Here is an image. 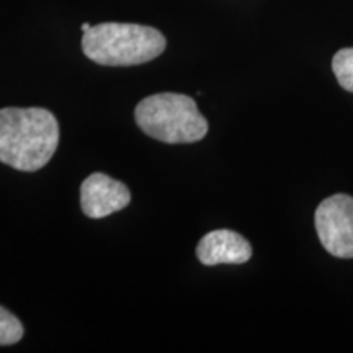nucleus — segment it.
Segmentation results:
<instances>
[{"mask_svg":"<svg viewBox=\"0 0 353 353\" xmlns=\"http://www.w3.org/2000/svg\"><path fill=\"white\" fill-rule=\"evenodd\" d=\"M59 144V123L44 108L0 110V162L21 172L43 169Z\"/></svg>","mask_w":353,"mask_h":353,"instance_id":"f257e3e1","label":"nucleus"},{"mask_svg":"<svg viewBox=\"0 0 353 353\" xmlns=\"http://www.w3.org/2000/svg\"><path fill=\"white\" fill-rule=\"evenodd\" d=\"M165 37L152 26L136 23H100L83 32L82 51L100 65H138L165 51Z\"/></svg>","mask_w":353,"mask_h":353,"instance_id":"f03ea898","label":"nucleus"},{"mask_svg":"<svg viewBox=\"0 0 353 353\" xmlns=\"http://www.w3.org/2000/svg\"><path fill=\"white\" fill-rule=\"evenodd\" d=\"M138 126L151 138L167 144L198 143L208 134V121L196 101L182 94H156L136 107Z\"/></svg>","mask_w":353,"mask_h":353,"instance_id":"7ed1b4c3","label":"nucleus"},{"mask_svg":"<svg viewBox=\"0 0 353 353\" xmlns=\"http://www.w3.org/2000/svg\"><path fill=\"white\" fill-rule=\"evenodd\" d=\"M314 224L322 247L339 259H353V198L337 193L317 206Z\"/></svg>","mask_w":353,"mask_h":353,"instance_id":"20e7f679","label":"nucleus"},{"mask_svg":"<svg viewBox=\"0 0 353 353\" xmlns=\"http://www.w3.org/2000/svg\"><path fill=\"white\" fill-rule=\"evenodd\" d=\"M131 201V193L120 180L100 174L88 175L81 187V206L83 214L101 219L125 210Z\"/></svg>","mask_w":353,"mask_h":353,"instance_id":"39448f33","label":"nucleus"},{"mask_svg":"<svg viewBox=\"0 0 353 353\" xmlns=\"http://www.w3.org/2000/svg\"><path fill=\"white\" fill-rule=\"evenodd\" d=\"M196 257L206 267L223 263L241 265L249 262L252 257V247L239 232L216 229L198 242Z\"/></svg>","mask_w":353,"mask_h":353,"instance_id":"423d86ee","label":"nucleus"},{"mask_svg":"<svg viewBox=\"0 0 353 353\" xmlns=\"http://www.w3.org/2000/svg\"><path fill=\"white\" fill-rule=\"evenodd\" d=\"M332 70L339 85L353 94V48H343L335 52L332 59Z\"/></svg>","mask_w":353,"mask_h":353,"instance_id":"0eeeda50","label":"nucleus"},{"mask_svg":"<svg viewBox=\"0 0 353 353\" xmlns=\"http://www.w3.org/2000/svg\"><path fill=\"white\" fill-rule=\"evenodd\" d=\"M23 337V325L19 317L0 306V345H13Z\"/></svg>","mask_w":353,"mask_h":353,"instance_id":"6e6552de","label":"nucleus"},{"mask_svg":"<svg viewBox=\"0 0 353 353\" xmlns=\"http://www.w3.org/2000/svg\"><path fill=\"white\" fill-rule=\"evenodd\" d=\"M92 25L90 23H82V32H87V30H90Z\"/></svg>","mask_w":353,"mask_h":353,"instance_id":"1a4fd4ad","label":"nucleus"}]
</instances>
